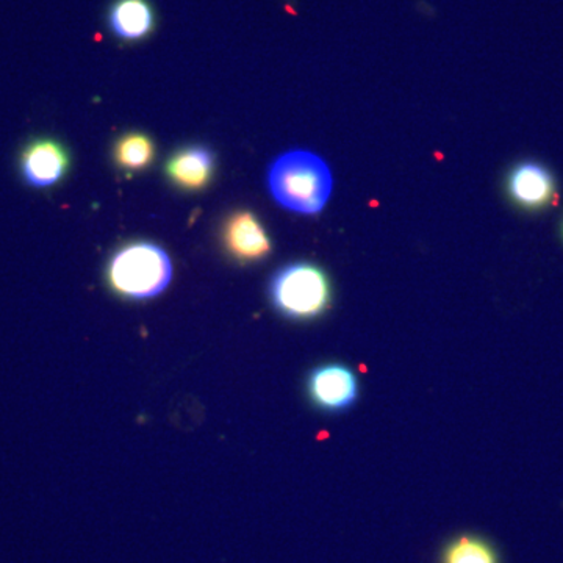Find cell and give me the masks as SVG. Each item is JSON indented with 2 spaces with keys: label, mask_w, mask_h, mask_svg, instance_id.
Returning <instances> with one entry per match:
<instances>
[{
  "label": "cell",
  "mask_w": 563,
  "mask_h": 563,
  "mask_svg": "<svg viewBox=\"0 0 563 563\" xmlns=\"http://www.w3.org/2000/svg\"><path fill=\"white\" fill-rule=\"evenodd\" d=\"M222 243L229 255L239 263H257L273 251L272 239L262 221L252 211H235L224 222Z\"/></svg>",
  "instance_id": "8992f818"
},
{
  "label": "cell",
  "mask_w": 563,
  "mask_h": 563,
  "mask_svg": "<svg viewBox=\"0 0 563 563\" xmlns=\"http://www.w3.org/2000/svg\"><path fill=\"white\" fill-rule=\"evenodd\" d=\"M442 563H499V555L487 540L476 536H461L446 544Z\"/></svg>",
  "instance_id": "8fae6325"
},
{
  "label": "cell",
  "mask_w": 563,
  "mask_h": 563,
  "mask_svg": "<svg viewBox=\"0 0 563 563\" xmlns=\"http://www.w3.org/2000/svg\"><path fill=\"white\" fill-rule=\"evenodd\" d=\"M562 233H563V228H562Z\"/></svg>",
  "instance_id": "7c38bea8"
},
{
  "label": "cell",
  "mask_w": 563,
  "mask_h": 563,
  "mask_svg": "<svg viewBox=\"0 0 563 563\" xmlns=\"http://www.w3.org/2000/svg\"><path fill=\"white\" fill-rule=\"evenodd\" d=\"M113 157L124 172H143L154 162V141L143 133H125L114 144Z\"/></svg>",
  "instance_id": "30bf717a"
},
{
  "label": "cell",
  "mask_w": 563,
  "mask_h": 563,
  "mask_svg": "<svg viewBox=\"0 0 563 563\" xmlns=\"http://www.w3.org/2000/svg\"><path fill=\"white\" fill-rule=\"evenodd\" d=\"M507 192L521 209H547L555 199V179L547 166L536 162L518 163L507 176Z\"/></svg>",
  "instance_id": "52a82bcc"
},
{
  "label": "cell",
  "mask_w": 563,
  "mask_h": 563,
  "mask_svg": "<svg viewBox=\"0 0 563 563\" xmlns=\"http://www.w3.org/2000/svg\"><path fill=\"white\" fill-rule=\"evenodd\" d=\"M268 187L274 201L301 214H317L332 195L328 163L309 151L285 152L269 166Z\"/></svg>",
  "instance_id": "6da1fadb"
},
{
  "label": "cell",
  "mask_w": 563,
  "mask_h": 563,
  "mask_svg": "<svg viewBox=\"0 0 563 563\" xmlns=\"http://www.w3.org/2000/svg\"><path fill=\"white\" fill-rule=\"evenodd\" d=\"M274 309L292 321H312L332 302V284L324 269L296 262L274 273L268 288Z\"/></svg>",
  "instance_id": "3957f363"
},
{
  "label": "cell",
  "mask_w": 563,
  "mask_h": 563,
  "mask_svg": "<svg viewBox=\"0 0 563 563\" xmlns=\"http://www.w3.org/2000/svg\"><path fill=\"white\" fill-rule=\"evenodd\" d=\"M307 395L321 412L340 413L357 401L358 380L350 366L324 363L307 376Z\"/></svg>",
  "instance_id": "5b68a950"
},
{
  "label": "cell",
  "mask_w": 563,
  "mask_h": 563,
  "mask_svg": "<svg viewBox=\"0 0 563 563\" xmlns=\"http://www.w3.org/2000/svg\"><path fill=\"white\" fill-rule=\"evenodd\" d=\"M110 32L124 43H136L152 35L157 14L150 0H113L107 11Z\"/></svg>",
  "instance_id": "ba28073f"
},
{
  "label": "cell",
  "mask_w": 563,
  "mask_h": 563,
  "mask_svg": "<svg viewBox=\"0 0 563 563\" xmlns=\"http://www.w3.org/2000/svg\"><path fill=\"white\" fill-rule=\"evenodd\" d=\"M106 274L111 290L118 296L144 301L162 295L172 284L173 263L157 244L136 242L125 244L111 255Z\"/></svg>",
  "instance_id": "7a4b0ae2"
},
{
  "label": "cell",
  "mask_w": 563,
  "mask_h": 563,
  "mask_svg": "<svg viewBox=\"0 0 563 563\" xmlns=\"http://www.w3.org/2000/svg\"><path fill=\"white\" fill-rule=\"evenodd\" d=\"M213 152L202 146L185 147L166 163V174L184 190H201L210 184L214 173Z\"/></svg>",
  "instance_id": "9c48e42d"
},
{
  "label": "cell",
  "mask_w": 563,
  "mask_h": 563,
  "mask_svg": "<svg viewBox=\"0 0 563 563\" xmlns=\"http://www.w3.org/2000/svg\"><path fill=\"white\" fill-rule=\"evenodd\" d=\"M68 147L54 136L36 135L22 144L16 157L22 184L32 190L57 187L69 172Z\"/></svg>",
  "instance_id": "277c9868"
}]
</instances>
